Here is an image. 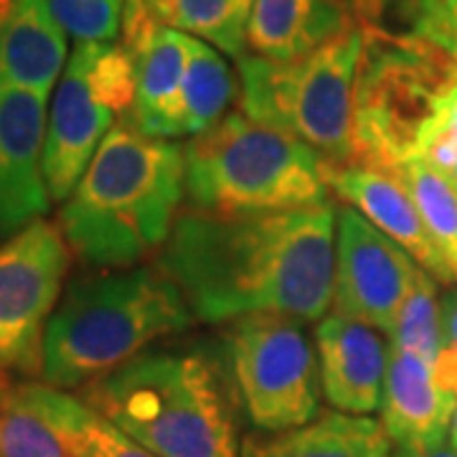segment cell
Wrapping results in <instances>:
<instances>
[{
    "instance_id": "cell-21",
    "label": "cell",
    "mask_w": 457,
    "mask_h": 457,
    "mask_svg": "<svg viewBox=\"0 0 457 457\" xmlns=\"http://www.w3.org/2000/svg\"><path fill=\"white\" fill-rule=\"evenodd\" d=\"M147 5L163 26L237 59L245 56L254 0H147Z\"/></svg>"
},
{
    "instance_id": "cell-30",
    "label": "cell",
    "mask_w": 457,
    "mask_h": 457,
    "mask_svg": "<svg viewBox=\"0 0 457 457\" xmlns=\"http://www.w3.org/2000/svg\"><path fill=\"white\" fill-rule=\"evenodd\" d=\"M429 44H435L437 49L445 51V54L457 64V31L437 33L435 38H429Z\"/></svg>"
},
{
    "instance_id": "cell-9",
    "label": "cell",
    "mask_w": 457,
    "mask_h": 457,
    "mask_svg": "<svg viewBox=\"0 0 457 457\" xmlns=\"http://www.w3.org/2000/svg\"><path fill=\"white\" fill-rule=\"evenodd\" d=\"M237 394L257 432H285L320 414L318 351L300 320L249 315L231 333Z\"/></svg>"
},
{
    "instance_id": "cell-16",
    "label": "cell",
    "mask_w": 457,
    "mask_h": 457,
    "mask_svg": "<svg viewBox=\"0 0 457 457\" xmlns=\"http://www.w3.org/2000/svg\"><path fill=\"white\" fill-rule=\"evenodd\" d=\"M455 409L457 399L437 386L432 366L420 356L392 345L381 402V425L394 445L445 442Z\"/></svg>"
},
{
    "instance_id": "cell-13",
    "label": "cell",
    "mask_w": 457,
    "mask_h": 457,
    "mask_svg": "<svg viewBox=\"0 0 457 457\" xmlns=\"http://www.w3.org/2000/svg\"><path fill=\"white\" fill-rule=\"evenodd\" d=\"M315 351L330 407L353 417L381 411L392 356V343L381 338V330L338 312L323 315L315 328Z\"/></svg>"
},
{
    "instance_id": "cell-2",
    "label": "cell",
    "mask_w": 457,
    "mask_h": 457,
    "mask_svg": "<svg viewBox=\"0 0 457 457\" xmlns=\"http://www.w3.org/2000/svg\"><path fill=\"white\" fill-rule=\"evenodd\" d=\"M186 196L179 143L120 120L59 212L69 249L97 270H125L168 242Z\"/></svg>"
},
{
    "instance_id": "cell-7",
    "label": "cell",
    "mask_w": 457,
    "mask_h": 457,
    "mask_svg": "<svg viewBox=\"0 0 457 457\" xmlns=\"http://www.w3.org/2000/svg\"><path fill=\"white\" fill-rule=\"evenodd\" d=\"M455 79L457 64L435 44L363 29L353 89V163L392 170L417 158L422 132Z\"/></svg>"
},
{
    "instance_id": "cell-31",
    "label": "cell",
    "mask_w": 457,
    "mask_h": 457,
    "mask_svg": "<svg viewBox=\"0 0 457 457\" xmlns=\"http://www.w3.org/2000/svg\"><path fill=\"white\" fill-rule=\"evenodd\" d=\"M11 392H13V386H11L8 371H3V369H0V404L11 396Z\"/></svg>"
},
{
    "instance_id": "cell-25",
    "label": "cell",
    "mask_w": 457,
    "mask_h": 457,
    "mask_svg": "<svg viewBox=\"0 0 457 457\" xmlns=\"http://www.w3.org/2000/svg\"><path fill=\"white\" fill-rule=\"evenodd\" d=\"M0 457H74L51 425L13 386L0 404Z\"/></svg>"
},
{
    "instance_id": "cell-14",
    "label": "cell",
    "mask_w": 457,
    "mask_h": 457,
    "mask_svg": "<svg viewBox=\"0 0 457 457\" xmlns=\"http://www.w3.org/2000/svg\"><path fill=\"white\" fill-rule=\"evenodd\" d=\"M328 183L336 196L343 198L361 216H366L378 231H384L392 242L402 246L411 260L420 262V267L437 282H457L440 246L432 239L414 198L409 196L407 186L394 173L348 163L330 168Z\"/></svg>"
},
{
    "instance_id": "cell-28",
    "label": "cell",
    "mask_w": 457,
    "mask_h": 457,
    "mask_svg": "<svg viewBox=\"0 0 457 457\" xmlns=\"http://www.w3.org/2000/svg\"><path fill=\"white\" fill-rule=\"evenodd\" d=\"M442 333H445V345L457 351V287H450L442 295Z\"/></svg>"
},
{
    "instance_id": "cell-20",
    "label": "cell",
    "mask_w": 457,
    "mask_h": 457,
    "mask_svg": "<svg viewBox=\"0 0 457 457\" xmlns=\"http://www.w3.org/2000/svg\"><path fill=\"white\" fill-rule=\"evenodd\" d=\"M21 394L46 420L74 457H158L125 435L104 414L89 407L77 394L49 384H21Z\"/></svg>"
},
{
    "instance_id": "cell-17",
    "label": "cell",
    "mask_w": 457,
    "mask_h": 457,
    "mask_svg": "<svg viewBox=\"0 0 457 457\" xmlns=\"http://www.w3.org/2000/svg\"><path fill=\"white\" fill-rule=\"evenodd\" d=\"M64 64L66 31L51 16L46 0H16L0 29V87L49 97Z\"/></svg>"
},
{
    "instance_id": "cell-15",
    "label": "cell",
    "mask_w": 457,
    "mask_h": 457,
    "mask_svg": "<svg viewBox=\"0 0 457 457\" xmlns=\"http://www.w3.org/2000/svg\"><path fill=\"white\" fill-rule=\"evenodd\" d=\"M353 29V0H254L246 46L264 59H297Z\"/></svg>"
},
{
    "instance_id": "cell-5",
    "label": "cell",
    "mask_w": 457,
    "mask_h": 457,
    "mask_svg": "<svg viewBox=\"0 0 457 457\" xmlns=\"http://www.w3.org/2000/svg\"><path fill=\"white\" fill-rule=\"evenodd\" d=\"M183 158L194 212L245 216L328 204L326 158L242 110L191 137Z\"/></svg>"
},
{
    "instance_id": "cell-32",
    "label": "cell",
    "mask_w": 457,
    "mask_h": 457,
    "mask_svg": "<svg viewBox=\"0 0 457 457\" xmlns=\"http://www.w3.org/2000/svg\"><path fill=\"white\" fill-rule=\"evenodd\" d=\"M13 5H16V0H0V29H3V23H5V18L11 16Z\"/></svg>"
},
{
    "instance_id": "cell-29",
    "label": "cell",
    "mask_w": 457,
    "mask_h": 457,
    "mask_svg": "<svg viewBox=\"0 0 457 457\" xmlns=\"http://www.w3.org/2000/svg\"><path fill=\"white\" fill-rule=\"evenodd\" d=\"M389 457H457V453L445 442H435V445H396V450Z\"/></svg>"
},
{
    "instance_id": "cell-27",
    "label": "cell",
    "mask_w": 457,
    "mask_h": 457,
    "mask_svg": "<svg viewBox=\"0 0 457 457\" xmlns=\"http://www.w3.org/2000/svg\"><path fill=\"white\" fill-rule=\"evenodd\" d=\"M417 158L457 183V79L442 95L437 112L422 132Z\"/></svg>"
},
{
    "instance_id": "cell-33",
    "label": "cell",
    "mask_w": 457,
    "mask_h": 457,
    "mask_svg": "<svg viewBox=\"0 0 457 457\" xmlns=\"http://www.w3.org/2000/svg\"><path fill=\"white\" fill-rule=\"evenodd\" d=\"M447 437H450V447L457 453V409H455V417H453V425H450V435H447Z\"/></svg>"
},
{
    "instance_id": "cell-6",
    "label": "cell",
    "mask_w": 457,
    "mask_h": 457,
    "mask_svg": "<svg viewBox=\"0 0 457 457\" xmlns=\"http://www.w3.org/2000/svg\"><path fill=\"white\" fill-rule=\"evenodd\" d=\"M363 29L297 59L239 56V110L297 137L330 168L353 163V89Z\"/></svg>"
},
{
    "instance_id": "cell-4",
    "label": "cell",
    "mask_w": 457,
    "mask_h": 457,
    "mask_svg": "<svg viewBox=\"0 0 457 457\" xmlns=\"http://www.w3.org/2000/svg\"><path fill=\"white\" fill-rule=\"evenodd\" d=\"M179 285L161 267L77 278L51 315L41 378L54 389H84L191 326Z\"/></svg>"
},
{
    "instance_id": "cell-1",
    "label": "cell",
    "mask_w": 457,
    "mask_h": 457,
    "mask_svg": "<svg viewBox=\"0 0 457 457\" xmlns=\"http://www.w3.org/2000/svg\"><path fill=\"white\" fill-rule=\"evenodd\" d=\"M336 219L333 204L245 216L180 213L158 267L204 323L249 315L320 320L333 308Z\"/></svg>"
},
{
    "instance_id": "cell-26",
    "label": "cell",
    "mask_w": 457,
    "mask_h": 457,
    "mask_svg": "<svg viewBox=\"0 0 457 457\" xmlns=\"http://www.w3.org/2000/svg\"><path fill=\"white\" fill-rule=\"evenodd\" d=\"M51 16L77 41L112 44L125 18V0H46Z\"/></svg>"
},
{
    "instance_id": "cell-11",
    "label": "cell",
    "mask_w": 457,
    "mask_h": 457,
    "mask_svg": "<svg viewBox=\"0 0 457 457\" xmlns=\"http://www.w3.org/2000/svg\"><path fill=\"white\" fill-rule=\"evenodd\" d=\"M420 264L356 209H338L333 311L392 336Z\"/></svg>"
},
{
    "instance_id": "cell-19",
    "label": "cell",
    "mask_w": 457,
    "mask_h": 457,
    "mask_svg": "<svg viewBox=\"0 0 457 457\" xmlns=\"http://www.w3.org/2000/svg\"><path fill=\"white\" fill-rule=\"evenodd\" d=\"M237 82L221 54L191 36V54L179 92L158 117L150 137H196L224 120Z\"/></svg>"
},
{
    "instance_id": "cell-3",
    "label": "cell",
    "mask_w": 457,
    "mask_h": 457,
    "mask_svg": "<svg viewBox=\"0 0 457 457\" xmlns=\"http://www.w3.org/2000/svg\"><path fill=\"white\" fill-rule=\"evenodd\" d=\"M79 396L153 455L242 457L237 394L206 353L143 351Z\"/></svg>"
},
{
    "instance_id": "cell-18",
    "label": "cell",
    "mask_w": 457,
    "mask_h": 457,
    "mask_svg": "<svg viewBox=\"0 0 457 457\" xmlns=\"http://www.w3.org/2000/svg\"><path fill=\"white\" fill-rule=\"evenodd\" d=\"M392 447L381 422L333 409L285 432L254 429L242 442V457H389Z\"/></svg>"
},
{
    "instance_id": "cell-24",
    "label": "cell",
    "mask_w": 457,
    "mask_h": 457,
    "mask_svg": "<svg viewBox=\"0 0 457 457\" xmlns=\"http://www.w3.org/2000/svg\"><path fill=\"white\" fill-rule=\"evenodd\" d=\"M389 338L394 348L409 351L427 361L429 366H435L440 356L445 333H442V311L437 300V279L422 267L417 270V278L399 308Z\"/></svg>"
},
{
    "instance_id": "cell-10",
    "label": "cell",
    "mask_w": 457,
    "mask_h": 457,
    "mask_svg": "<svg viewBox=\"0 0 457 457\" xmlns=\"http://www.w3.org/2000/svg\"><path fill=\"white\" fill-rule=\"evenodd\" d=\"M62 228L38 219L0 245V369L41 376L46 328L64 287L69 254Z\"/></svg>"
},
{
    "instance_id": "cell-8",
    "label": "cell",
    "mask_w": 457,
    "mask_h": 457,
    "mask_svg": "<svg viewBox=\"0 0 457 457\" xmlns=\"http://www.w3.org/2000/svg\"><path fill=\"white\" fill-rule=\"evenodd\" d=\"M135 102V64L125 44L77 41L46 122L44 179L51 201H66L97 147Z\"/></svg>"
},
{
    "instance_id": "cell-22",
    "label": "cell",
    "mask_w": 457,
    "mask_h": 457,
    "mask_svg": "<svg viewBox=\"0 0 457 457\" xmlns=\"http://www.w3.org/2000/svg\"><path fill=\"white\" fill-rule=\"evenodd\" d=\"M389 173L407 186L409 196L414 198L432 239L457 279V183L422 158H409Z\"/></svg>"
},
{
    "instance_id": "cell-12",
    "label": "cell",
    "mask_w": 457,
    "mask_h": 457,
    "mask_svg": "<svg viewBox=\"0 0 457 457\" xmlns=\"http://www.w3.org/2000/svg\"><path fill=\"white\" fill-rule=\"evenodd\" d=\"M46 95L0 87V245L44 219L49 186L44 179Z\"/></svg>"
},
{
    "instance_id": "cell-23",
    "label": "cell",
    "mask_w": 457,
    "mask_h": 457,
    "mask_svg": "<svg viewBox=\"0 0 457 457\" xmlns=\"http://www.w3.org/2000/svg\"><path fill=\"white\" fill-rule=\"evenodd\" d=\"M361 29L435 38L457 31V0H353Z\"/></svg>"
}]
</instances>
